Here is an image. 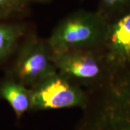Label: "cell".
Masks as SVG:
<instances>
[{"label": "cell", "mask_w": 130, "mask_h": 130, "mask_svg": "<svg viewBox=\"0 0 130 130\" xmlns=\"http://www.w3.org/2000/svg\"><path fill=\"white\" fill-rule=\"evenodd\" d=\"M109 24L100 10H80L59 24L47 41L52 54L73 50H95L105 41Z\"/></svg>", "instance_id": "6da1fadb"}, {"label": "cell", "mask_w": 130, "mask_h": 130, "mask_svg": "<svg viewBox=\"0 0 130 130\" xmlns=\"http://www.w3.org/2000/svg\"><path fill=\"white\" fill-rule=\"evenodd\" d=\"M57 73L48 43L31 36L20 47L11 77L26 87L32 88Z\"/></svg>", "instance_id": "7a4b0ae2"}, {"label": "cell", "mask_w": 130, "mask_h": 130, "mask_svg": "<svg viewBox=\"0 0 130 130\" xmlns=\"http://www.w3.org/2000/svg\"><path fill=\"white\" fill-rule=\"evenodd\" d=\"M30 89V110L84 108L88 95L74 82L57 73Z\"/></svg>", "instance_id": "3957f363"}, {"label": "cell", "mask_w": 130, "mask_h": 130, "mask_svg": "<svg viewBox=\"0 0 130 130\" xmlns=\"http://www.w3.org/2000/svg\"><path fill=\"white\" fill-rule=\"evenodd\" d=\"M51 59L59 74L72 82L98 83L108 73L103 57L95 50H73L52 54Z\"/></svg>", "instance_id": "277c9868"}, {"label": "cell", "mask_w": 130, "mask_h": 130, "mask_svg": "<svg viewBox=\"0 0 130 130\" xmlns=\"http://www.w3.org/2000/svg\"><path fill=\"white\" fill-rule=\"evenodd\" d=\"M103 60L108 73L130 64V12L109 25L105 41Z\"/></svg>", "instance_id": "5b68a950"}, {"label": "cell", "mask_w": 130, "mask_h": 130, "mask_svg": "<svg viewBox=\"0 0 130 130\" xmlns=\"http://www.w3.org/2000/svg\"><path fill=\"white\" fill-rule=\"evenodd\" d=\"M0 99L9 103L18 119L30 110V89L11 76L0 81Z\"/></svg>", "instance_id": "8992f818"}, {"label": "cell", "mask_w": 130, "mask_h": 130, "mask_svg": "<svg viewBox=\"0 0 130 130\" xmlns=\"http://www.w3.org/2000/svg\"><path fill=\"white\" fill-rule=\"evenodd\" d=\"M25 32V28L22 24L0 23V62L14 52Z\"/></svg>", "instance_id": "52a82bcc"}, {"label": "cell", "mask_w": 130, "mask_h": 130, "mask_svg": "<svg viewBox=\"0 0 130 130\" xmlns=\"http://www.w3.org/2000/svg\"><path fill=\"white\" fill-rule=\"evenodd\" d=\"M27 0H0V20L22 15L27 10Z\"/></svg>", "instance_id": "ba28073f"}, {"label": "cell", "mask_w": 130, "mask_h": 130, "mask_svg": "<svg viewBox=\"0 0 130 130\" xmlns=\"http://www.w3.org/2000/svg\"><path fill=\"white\" fill-rule=\"evenodd\" d=\"M127 1L128 0H101V4L103 10H109L120 7Z\"/></svg>", "instance_id": "9c48e42d"}, {"label": "cell", "mask_w": 130, "mask_h": 130, "mask_svg": "<svg viewBox=\"0 0 130 130\" xmlns=\"http://www.w3.org/2000/svg\"><path fill=\"white\" fill-rule=\"evenodd\" d=\"M28 1V0H27ZM32 1H36V2H47L48 0H32Z\"/></svg>", "instance_id": "30bf717a"}]
</instances>
